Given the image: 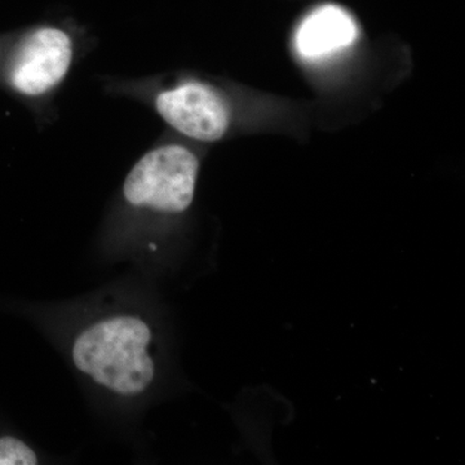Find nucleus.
<instances>
[{
  "mask_svg": "<svg viewBox=\"0 0 465 465\" xmlns=\"http://www.w3.org/2000/svg\"><path fill=\"white\" fill-rule=\"evenodd\" d=\"M87 45L75 29L58 24L0 34V90L47 121L57 92Z\"/></svg>",
  "mask_w": 465,
  "mask_h": 465,
  "instance_id": "obj_1",
  "label": "nucleus"
},
{
  "mask_svg": "<svg viewBox=\"0 0 465 465\" xmlns=\"http://www.w3.org/2000/svg\"><path fill=\"white\" fill-rule=\"evenodd\" d=\"M104 87L110 96L143 104L177 134L194 142H219L232 128V109L225 94L193 76L105 78Z\"/></svg>",
  "mask_w": 465,
  "mask_h": 465,
  "instance_id": "obj_2",
  "label": "nucleus"
},
{
  "mask_svg": "<svg viewBox=\"0 0 465 465\" xmlns=\"http://www.w3.org/2000/svg\"><path fill=\"white\" fill-rule=\"evenodd\" d=\"M150 341L149 326L140 318H106L76 338L73 361L101 387L121 396H137L148 390L155 375Z\"/></svg>",
  "mask_w": 465,
  "mask_h": 465,
  "instance_id": "obj_3",
  "label": "nucleus"
},
{
  "mask_svg": "<svg viewBox=\"0 0 465 465\" xmlns=\"http://www.w3.org/2000/svg\"><path fill=\"white\" fill-rule=\"evenodd\" d=\"M200 157L183 143H159L131 168L124 183L128 206L177 215L192 206L200 173Z\"/></svg>",
  "mask_w": 465,
  "mask_h": 465,
  "instance_id": "obj_4",
  "label": "nucleus"
},
{
  "mask_svg": "<svg viewBox=\"0 0 465 465\" xmlns=\"http://www.w3.org/2000/svg\"><path fill=\"white\" fill-rule=\"evenodd\" d=\"M357 34L356 23L348 12L336 5H324L300 25L296 50L308 60H321L353 45Z\"/></svg>",
  "mask_w": 465,
  "mask_h": 465,
  "instance_id": "obj_5",
  "label": "nucleus"
},
{
  "mask_svg": "<svg viewBox=\"0 0 465 465\" xmlns=\"http://www.w3.org/2000/svg\"><path fill=\"white\" fill-rule=\"evenodd\" d=\"M38 458L26 443L15 437L0 439V465H35Z\"/></svg>",
  "mask_w": 465,
  "mask_h": 465,
  "instance_id": "obj_6",
  "label": "nucleus"
}]
</instances>
